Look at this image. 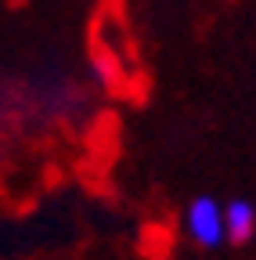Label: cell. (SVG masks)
Listing matches in <instances>:
<instances>
[{"mask_svg":"<svg viewBox=\"0 0 256 260\" xmlns=\"http://www.w3.org/2000/svg\"><path fill=\"white\" fill-rule=\"evenodd\" d=\"M224 213H228V242L242 246L256 235V206L249 199H231Z\"/></svg>","mask_w":256,"mask_h":260,"instance_id":"obj_2","label":"cell"},{"mask_svg":"<svg viewBox=\"0 0 256 260\" xmlns=\"http://www.w3.org/2000/svg\"><path fill=\"white\" fill-rule=\"evenodd\" d=\"M184 224H188L191 242L202 246V249H216L224 239H228V213L220 210V203L213 199V195H199V199H191Z\"/></svg>","mask_w":256,"mask_h":260,"instance_id":"obj_1","label":"cell"}]
</instances>
